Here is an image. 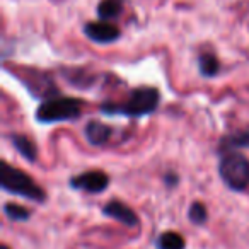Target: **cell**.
Wrapping results in <instances>:
<instances>
[{"label": "cell", "instance_id": "30bf717a", "mask_svg": "<svg viewBox=\"0 0 249 249\" xmlns=\"http://www.w3.org/2000/svg\"><path fill=\"white\" fill-rule=\"evenodd\" d=\"M123 11V0H101L97 5V16L101 21H113Z\"/></svg>", "mask_w": 249, "mask_h": 249}, {"label": "cell", "instance_id": "7c38bea8", "mask_svg": "<svg viewBox=\"0 0 249 249\" xmlns=\"http://www.w3.org/2000/svg\"><path fill=\"white\" fill-rule=\"evenodd\" d=\"M249 147V132H239L232 133L231 137H225L222 142V152H229V150L235 149H248Z\"/></svg>", "mask_w": 249, "mask_h": 249}, {"label": "cell", "instance_id": "52a82bcc", "mask_svg": "<svg viewBox=\"0 0 249 249\" xmlns=\"http://www.w3.org/2000/svg\"><path fill=\"white\" fill-rule=\"evenodd\" d=\"M103 213L106 215V217H111V218H114V220H118L120 224L126 225V227H135V225L139 224L137 213L128 205L123 203V201H118V200L107 201L103 207Z\"/></svg>", "mask_w": 249, "mask_h": 249}, {"label": "cell", "instance_id": "2e32d148", "mask_svg": "<svg viewBox=\"0 0 249 249\" xmlns=\"http://www.w3.org/2000/svg\"><path fill=\"white\" fill-rule=\"evenodd\" d=\"M164 181H166L169 186H174V184H178V176L176 174H167V176L164 178Z\"/></svg>", "mask_w": 249, "mask_h": 249}, {"label": "cell", "instance_id": "6da1fadb", "mask_svg": "<svg viewBox=\"0 0 249 249\" xmlns=\"http://www.w3.org/2000/svg\"><path fill=\"white\" fill-rule=\"evenodd\" d=\"M160 103V94L154 87H139L130 92V97L124 103L114 104L106 103L101 106L104 114H121L128 118H142L152 114Z\"/></svg>", "mask_w": 249, "mask_h": 249}, {"label": "cell", "instance_id": "3957f363", "mask_svg": "<svg viewBox=\"0 0 249 249\" xmlns=\"http://www.w3.org/2000/svg\"><path fill=\"white\" fill-rule=\"evenodd\" d=\"M218 174L234 191H244L249 186V159L235 150L222 152Z\"/></svg>", "mask_w": 249, "mask_h": 249}, {"label": "cell", "instance_id": "4fadbf2b", "mask_svg": "<svg viewBox=\"0 0 249 249\" xmlns=\"http://www.w3.org/2000/svg\"><path fill=\"white\" fill-rule=\"evenodd\" d=\"M198 67H200V73L203 77H215L220 69V62L213 55H201L198 60Z\"/></svg>", "mask_w": 249, "mask_h": 249}, {"label": "cell", "instance_id": "ba28073f", "mask_svg": "<svg viewBox=\"0 0 249 249\" xmlns=\"http://www.w3.org/2000/svg\"><path fill=\"white\" fill-rule=\"evenodd\" d=\"M84 135H86L87 142L90 145H104L111 137V128L107 124L101 123V121H89L84 128Z\"/></svg>", "mask_w": 249, "mask_h": 249}, {"label": "cell", "instance_id": "e0dca14e", "mask_svg": "<svg viewBox=\"0 0 249 249\" xmlns=\"http://www.w3.org/2000/svg\"><path fill=\"white\" fill-rule=\"evenodd\" d=\"M0 249H9V246H5V244H2V246H0Z\"/></svg>", "mask_w": 249, "mask_h": 249}, {"label": "cell", "instance_id": "9c48e42d", "mask_svg": "<svg viewBox=\"0 0 249 249\" xmlns=\"http://www.w3.org/2000/svg\"><path fill=\"white\" fill-rule=\"evenodd\" d=\"M12 145L18 149V152L24 157L29 162H35L36 157H38V149H36V143L33 142L29 137L26 135H12L11 137Z\"/></svg>", "mask_w": 249, "mask_h": 249}, {"label": "cell", "instance_id": "8fae6325", "mask_svg": "<svg viewBox=\"0 0 249 249\" xmlns=\"http://www.w3.org/2000/svg\"><path fill=\"white\" fill-rule=\"evenodd\" d=\"M184 237L178 232L167 231L157 237V249H184Z\"/></svg>", "mask_w": 249, "mask_h": 249}, {"label": "cell", "instance_id": "5bb4252c", "mask_svg": "<svg viewBox=\"0 0 249 249\" xmlns=\"http://www.w3.org/2000/svg\"><path fill=\"white\" fill-rule=\"evenodd\" d=\"M4 213L14 222H24L31 217V212L26 207H21V205H18V203H5Z\"/></svg>", "mask_w": 249, "mask_h": 249}, {"label": "cell", "instance_id": "277c9868", "mask_svg": "<svg viewBox=\"0 0 249 249\" xmlns=\"http://www.w3.org/2000/svg\"><path fill=\"white\" fill-rule=\"evenodd\" d=\"M80 116V101L75 97H53L38 107L36 120L39 123L72 121Z\"/></svg>", "mask_w": 249, "mask_h": 249}, {"label": "cell", "instance_id": "9a60e30c", "mask_svg": "<svg viewBox=\"0 0 249 249\" xmlns=\"http://www.w3.org/2000/svg\"><path fill=\"white\" fill-rule=\"evenodd\" d=\"M188 218H190V222H193V224L203 225L205 222H207V218H208L207 207H205L203 203H200V201H195V203H191L190 210H188Z\"/></svg>", "mask_w": 249, "mask_h": 249}, {"label": "cell", "instance_id": "7a4b0ae2", "mask_svg": "<svg viewBox=\"0 0 249 249\" xmlns=\"http://www.w3.org/2000/svg\"><path fill=\"white\" fill-rule=\"evenodd\" d=\"M0 186L9 193L24 196L36 203H43L46 200L45 190L38 186L29 174H26L21 169H16L7 162L0 164Z\"/></svg>", "mask_w": 249, "mask_h": 249}, {"label": "cell", "instance_id": "8992f818", "mask_svg": "<svg viewBox=\"0 0 249 249\" xmlns=\"http://www.w3.org/2000/svg\"><path fill=\"white\" fill-rule=\"evenodd\" d=\"M84 35L94 43H99V45H107V43H113L120 38V29L114 24H111L109 21H94L87 22L84 26Z\"/></svg>", "mask_w": 249, "mask_h": 249}, {"label": "cell", "instance_id": "5b68a950", "mask_svg": "<svg viewBox=\"0 0 249 249\" xmlns=\"http://www.w3.org/2000/svg\"><path fill=\"white\" fill-rule=\"evenodd\" d=\"M70 186L89 193H101L109 186V178L103 171H87L79 176H73L70 179Z\"/></svg>", "mask_w": 249, "mask_h": 249}]
</instances>
